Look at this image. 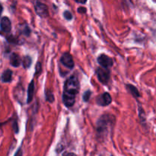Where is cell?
Returning a JSON list of instances; mask_svg holds the SVG:
<instances>
[{
  "mask_svg": "<svg viewBox=\"0 0 156 156\" xmlns=\"http://www.w3.org/2000/svg\"><path fill=\"white\" fill-rule=\"evenodd\" d=\"M80 88L78 78L72 76L65 82L62 93V102L67 108H71L75 105L76 95Z\"/></svg>",
  "mask_w": 156,
  "mask_h": 156,
  "instance_id": "6da1fadb",
  "label": "cell"
},
{
  "mask_svg": "<svg viewBox=\"0 0 156 156\" xmlns=\"http://www.w3.org/2000/svg\"><path fill=\"white\" fill-rule=\"evenodd\" d=\"M115 122V117L111 114H104L97 122V133L98 135H105L108 133L109 126H112Z\"/></svg>",
  "mask_w": 156,
  "mask_h": 156,
  "instance_id": "7a4b0ae2",
  "label": "cell"
},
{
  "mask_svg": "<svg viewBox=\"0 0 156 156\" xmlns=\"http://www.w3.org/2000/svg\"><path fill=\"white\" fill-rule=\"evenodd\" d=\"M96 75L99 82L103 85H107L111 79V71L109 69L104 68L102 66L98 67L96 69Z\"/></svg>",
  "mask_w": 156,
  "mask_h": 156,
  "instance_id": "3957f363",
  "label": "cell"
},
{
  "mask_svg": "<svg viewBox=\"0 0 156 156\" xmlns=\"http://www.w3.org/2000/svg\"><path fill=\"white\" fill-rule=\"evenodd\" d=\"M34 9L36 14L41 18H47L49 16L48 8L44 3L41 2L39 0H35Z\"/></svg>",
  "mask_w": 156,
  "mask_h": 156,
  "instance_id": "277c9868",
  "label": "cell"
},
{
  "mask_svg": "<svg viewBox=\"0 0 156 156\" xmlns=\"http://www.w3.org/2000/svg\"><path fill=\"white\" fill-rule=\"evenodd\" d=\"M98 62L101 66L107 69H110L111 67H112L113 64H114L112 58L106 54H101L98 57Z\"/></svg>",
  "mask_w": 156,
  "mask_h": 156,
  "instance_id": "5b68a950",
  "label": "cell"
},
{
  "mask_svg": "<svg viewBox=\"0 0 156 156\" xmlns=\"http://www.w3.org/2000/svg\"><path fill=\"white\" fill-rule=\"evenodd\" d=\"M60 62L67 68L73 69L75 66V62L72 55L69 53H64L60 57Z\"/></svg>",
  "mask_w": 156,
  "mask_h": 156,
  "instance_id": "8992f818",
  "label": "cell"
},
{
  "mask_svg": "<svg viewBox=\"0 0 156 156\" xmlns=\"http://www.w3.org/2000/svg\"><path fill=\"white\" fill-rule=\"evenodd\" d=\"M96 101L99 106L106 107L111 105V102H112V98L108 92H104L103 94H100L98 97Z\"/></svg>",
  "mask_w": 156,
  "mask_h": 156,
  "instance_id": "52a82bcc",
  "label": "cell"
},
{
  "mask_svg": "<svg viewBox=\"0 0 156 156\" xmlns=\"http://www.w3.org/2000/svg\"><path fill=\"white\" fill-rule=\"evenodd\" d=\"M12 30V22L8 17L3 16L1 18V30L2 33L9 34Z\"/></svg>",
  "mask_w": 156,
  "mask_h": 156,
  "instance_id": "ba28073f",
  "label": "cell"
},
{
  "mask_svg": "<svg viewBox=\"0 0 156 156\" xmlns=\"http://www.w3.org/2000/svg\"><path fill=\"white\" fill-rule=\"evenodd\" d=\"M21 63L22 60L19 55L16 53H12L10 57V65L13 67H18Z\"/></svg>",
  "mask_w": 156,
  "mask_h": 156,
  "instance_id": "9c48e42d",
  "label": "cell"
},
{
  "mask_svg": "<svg viewBox=\"0 0 156 156\" xmlns=\"http://www.w3.org/2000/svg\"><path fill=\"white\" fill-rule=\"evenodd\" d=\"M12 75L13 73L11 69H6L2 74V82H4V83H9V82H12Z\"/></svg>",
  "mask_w": 156,
  "mask_h": 156,
  "instance_id": "30bf717a",
  "label": "cell"
},
{
  "mask_svg": "<svg viewBox=\"0 0 156 156\" xmlns=\"http://www.w3.org/2000/svg\"><path fill=\"white\" fill-rule=\"evenodd\" d=\"M34 92V80H31V82H30L28 85V89H27V104H30L33 100Z\"/></svg>",
  "mask_w": 156,
  "mask_h": 156,
  "instance_id": "8fae6325",
  "label": "cell"
},
{
  "mask_svg": "<svg viewBox=\"0 0 156 156\" xmlns=\"http://www.w3.org/2000/svg\"><path fill=\"white\" fill-rule=\"evenodd\" d=\"M126 88L127 89V91L133 96L134 98H140V93L139 91V90L137 89V88L134 85H131V84H126Z\"/></svg>",
  "mask_w": 156,
  "mask_h": 156,
  "instance_id": "7c38bea8",
  "label": "cell"
},
{
  "mask_svg": "<svg viewBox=\"0 0 156 156\" xmlns=\"http://www.w3.org/2000/svg\"><path fill=\"white\" fill-rule=\"evenodd\" d=\"M19 30L22 34L25 35L26 37H28L30 34V33H31V30H30V28L28 27L27 24H20Z\"/></svg>",
  "mask_w": 156,
  "mask_h": 156,
  "instance_id": "4fadbf2b",
  "label": "cell"
},
{
  "mask_svg": "<svg viewBox=\"0 0 156 156\" xmlns=\"http://www.w3.org/2000/svg\"><path fill=\"white\" fill-rule=\"evenodd\" d=\"M32 62V59L30 56H25L22 59V65L24 69H28L30 66Z\"/></svg>",
  "mask_w": 156,
  "mask_h": 156,
  "instance_id": "5bb4252c",
  "label": "cell"
},
{
  "mask_svg": "<svg viewBox=\"0 0 156 156\" xmlns=\"http://www.w3.org/2000/svg\"><path fill=\"white\" fill-rule=\"evenodd\" d=\"M45 98L47 101L50 102V103H53L54 101V96H53V92L50 90H46Z\"/></svg>",
  "mask_w": 156,
  "mask_h": 156,
  "instance_id": "9a60e30c",
  "label": "cell"
},
{
  "mask_svg": "<svg viewBox=\"0 0 156 156\" xmlns=\"http://www.w3.org/2000/svg\"><path fill=\"white\" fill-rule=\"evenodd\" d=\"M91 95V91L90 90L85 91L83 94V101L85 102H88L90 99V96Z\"/></svg>",
  "mask_w": 156,
  "mask_h": 156,
  "instance_id": "2e32d148",
  "label": "cell"
},
{
  "mask_svg": "<svg viewBox=\"0 0 156 156\" xmlns=\"http://www.w3.org/2000/svg\"><path fill=\"white\" fill-rule=\"evenodd\" d=\"M63 16L68 21H70V20L73 19V15H72V13L69 11H65L63 12Z\"/></svg>",
  "mask_w": 156,
  "mask_h": 156,
  "instance_id": "e0dca14e",
  "label": "cell"
},
{
  "mask_svg": "<svg viewBox=\"0 0 156 156\" xmlns=\"http://www.w3.org/2000/svg\"><path fill=\"white\" fill-rule=\"evenodd\" d=\"M42 72V66H41V63L40 62H37L36 65V73H35V75L38 76L40 75Z\"/></svg>",
  "mask_w": 156,
  "mask_h": 156,
  "instance_id": "ac0fdd59",
  "label": "cell"
},
{
  "mask_svg": "<svg viewBox=\"0 0 156 156\" xmlns=\"http://www.w3.org/2000/svg\"><path fill=\"white\" fill-rule=\"evenodd\" d=\"M77 11H78V12L80 14H85L87 12V9H85V7H79V9H77Z\"/></svg>",
  "mask_w": 156,
  "mask_h": 156,
  "instance_id": "d6986e66",
  "label": "cell"
},
{
  "mask_svg": "<svg viewBox=\"0 0 156 156\" xmlns=\"http://www.w3.org/2000/svg\"><path fill=\"white\" fill-rule=\"evenodd\" d=\"M12 126H13V129H14V131H15V133H18L19 129H18V124H17L16 121H15V123H13Z\"/></svg>",
  "mask_w": 156,
  "mask_h": 156,
  "instance_id": "ffe728a7",
  "label": "cell"
},
{
  "mask_svg": "<svg viewBox=\"0 0 156 156\" xmlns=\"http://www.w3.org/2000/svg\"><path fill=\"white\" fill-rule=\"evenodd\" d=\"M22 155H23L22 149H21V148H19V149H18V150L17 151L16 153L15 154V155L14 156H22Z\"/></svg>",
  "mask_w": 156,
  "mask_h": 156,
  "instance_id": "44dd1931",
  "label": "cell"
},
{
  "mask_svg": "<svg viewBox=\"0 0 156 156\" xmlns=\"http://www.w3.org/2000/svg\"><path fill=\"white\" fill-rule=\"evenodd\" d=\"M74 1L80 4H85L87 2V0H74Z\"/></svg>",
  "mask_w": 156,
  "mask_h": 156,
  "instance_id": "7402d4cb",
  "label": "cell"
},
{
  "mask_svg": "<svg viewBox=\"0 0 156 156\" xmlns=\"http://www.w3.org/2000/svg\"><path fill=\"white\" fill-rule=\"evenodd\" d=\"M63 156H76V155L73 152H66L63 155Z\"/></svg>",
  "mask_w": 156,
  "mask_h": 156,
  "instance_id": "603a6c76",
  "label": "cell"
}]
</instances>
